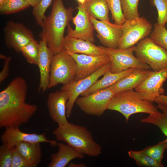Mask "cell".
Instances as JSON below:
<instances>
[{
    "instance_id": "6da1fadb",
    "label": "cell",
    "mask_w": 167,
    "mask_h": 167,
    "mask_svg": "<svg viewBox=\"0 0 167 167\" xmlns=\"http://www.w3.org/2000/svg\"><path fill=\"white\" fill-rule=\"evenodd\" d=\"M28 89L25 80L18 76L0 92V128L19 127L36 113L37 106L25 102Z\"/></svg>"
},
{
    "instance_id": "7a4b0ae2",
    "label": "cell",
    "mask_w": 167,
    "mask_h": 167,
    "mask_svg": "<svg viewBox=\"0 0 167 167\" xmlns=\"http://www.w3.org/2000/svg\"><path fill=\"white\" fill-rule=\"evenodd\" d=\"M74 10L65 7L63 0H53L50 14L43 19L40 36L54 55L63 50L65 30L72 20Z\"/></svg>"
},
{
    "instance_id": "3957f363",
    "label": "cell",
    "mask_w": 167,
    "mask_h": 167,
    "mask_svg": "<svg viewBox=\"0 0 167 167\" xmlns=\"http://www.w3.org/2000/svg\"><path fill=\"white\" fill-rule=\"evenodd\" d=\"M53 134L57 140L65 142L84 155L96 157L101 153V145L94 140L91 133L84 126L69 122L58 125Z\"/></svg>"
},
{
    "instance_id": "277c9868",
    "label": "cell",
    "mask_w": 167,
    "mask_h": 167,
    "mask_svg": "<svg viewBox=\"0 0 167 167\" xmlns=\"http://www.w3.org/2000/svg\"><path fill=\"white\" fill-rule=\"evenodd\" d=\"M107 109L119 112L128 122L130 116L138 113L149 114L159 111L152 103L143 99L140 94L133 90L115 93L111 100Z\"/></svg>"
},
{
    "instance_id": "5b68a950",
    "label": "cell",
    "mask_w": 167,
    "mask_h": 167,
    "mask_svg": "<svg viewBox=\"0 0 167 167\" xmlns=\"http://www.w3.org/2000/svg\"><path fill=\"white\" fill-rule=\"evenodd\" d=\"M76 63L74 58L66 52L54 55L51 63L48 89L58 84H67L74 80Z\"/></svg>"
},
{
    "instance_id": "8992f818",
    "label": "cell",
    "mask_w": 167,
    "mask_h": 167,
    "mask_svg": "<svg viewBox=\"0 0 167 167\" xmlns=\"http://www.w3.org/2000/svg\"><path fill=\"white\" fill-rule=\"evenodd\" d=\"M136 57L149 65L153 71H158L167 68V51L146 37L137 44L134 51Z\"/></svg>"
},
{
    "instance_id": "52a82bcc",
    "label": "cell",
    "mask_w": 167,
    "mask_h": 167,
    "mask_svg": "<svg viewBox=\"0 0 167 167\" xmlns=\"http://www.w3.org/2000/svg\"><path fill=\"white\" fill-rule=\"evenodd\" d=\"M122 36L118 48L124 49L133 46L151 33L152 26L143 17L126 20L122 25Z\"/></svg>"
},
{
    "instance_id": "ba28073f",
    "label": "cell",
    "mask_w": 167,
    "mask_h": 167,
    "mask_svg": "<svg viewBox=\"0 0 167 167\" xmlns=\"http://www.w3.org/2000/svg\"><path fill=\"white\" fill-rule=\"evenodd\" d=\"M100 46L104 50L110 58L111 67L109 71L112 73H119L131 68L151 69L149 65L141 61L133 55L135 46L124 49Z\"/></svg>"
},
{
    "instance_id": "9c48e42d",
    "label": "cell",
    "mask_w": 167,
    "mask_h": 167,
    "mask_svg": "<svg viewBox=\"0 0 167 167\" xmlns=\"http://www.w3.org/2000/svg\"><path fill=\"white\" fill-rule=\"evenodd\" d=\"M115 94L109 87L78 97L75 103L85 113L100 116L107 109L109 104Z\"/></svg>"
},
{
    "instance_id": "30bf717a",
    "label": "cell",
    "mask_w": 167,
    "mask_h": 167,
    "mask_svg": "<svg viewBox=\"0 0 167 167\" xmlns=\"http://www.w3.org/2000/svg\"><path fill=\"white\" fill-rule=\"evenodd\" d=\"M111 67L110 61L89 76L77 81L74 80L67 84L63 85L61 89L67 92L69 95L66 110L67 118L71 116L74 105L79 96L91 87L101 76L109 70Z\"/></svg>"
},
{
    "instance_id": "8fae6325",
    "label": "cell",
    "mask_w": 167,
    "mask_h": 167,
    "mask_svg": "<svg viewBox=\"0 0 167 167\" xmlns=\"http://www.w3.org/2000/svg\"><path fill=\"white\" fill-rule=\"evenodd\" d=\"M167 79V68L158 71H152L142 84L135 89L143 99L152 103L161 95L164 94L163 84Z\"/></svg>"
},
{
    "instance_id": "7c38bea8",
    "label": "cell",
    "mask_w": 167,
    "mask_h": 167,
    "mask_svg": "<svg viewBox=\"0 0 167 167\" xmlns=\"http://www.w3.org/2000/svg\"><path fill=\"white\" fill-rule=\"evenodd\" d=\"M6 45L15 51L21 52L23 48L34 39L30 29L21 23L8 21L4 29Z\"/></svg>"
},
{
    "instance_id": "4fadbf2b",
    "label": "cell",
    "mask_w": 167,
    "mask_h": 167,
    "mask_svg": "<svg viewBox=\"0 0 167 167\" xmlns=\"http://www.w3.org/2000/svg\"><path fill=\"white\" fill-rule=\"evenodd\" d=\"M78 4L77 13L72 20L75 28L73 29L69 24L67 26V35L93 43L95 41L94 27L83 5Z\"/></svg>"
},
{
    "instance_id": "5bb4252c",
    "label": "cell",
    "mask_w": 167,
    "mask_h": 167,
    "mask_svg": "<svg viewBox=\"0 0 167 167\" xmlns=\"http://www.w3.org/2000/svg\"><path fill=\"white\" fill-rule=\"evenodd\" d=\"M66 53L74 58L76 63V70L74 80L75 81L89 76L110 61L109 56L107 54L94 56Z\"/></svg>"
},
{
    "instance_id": "9a60e30c",
    "label": "cell",
    "mask_w": 167,
    "mask_h": 167,
    "mask_svg": "<svg viewBox=\"0 0 167 167\" xmlns=\"http://www.w3.org/2000/svg\"><path fill=\"white\" fill-rule=\"evenodd\" d=\"M97 32V36L103 46L110 48H118L122 36V25L97 20L89 16Z\"/></svg>"
},
{
    "instance_id": "2e32d148",
    "label": "cell",
    "mask_w": 167,
    "mask_h": 167,
    "mask_svg": "<svg viewBox=\"0 0 167 167\" xmlns=\"http://www.w3.org/2000/svg\"><path fill=\"white\" fill-rule=\"evenodd\" d=\"M6 128L1 136V140L3 144L11 148L24 142H45L49 143L53 147L57 146L58 144L56 141L48 139L45 134H38L25 133L20 131L19 127H9Z\"/></svg>"
},
{
    "instance_id": "e0dca14e",
    "label": "cell",
    "mask_w": 167,
    "mask_h": 167,
    "mask_svg": "<svg viewBox=\"0 0 167 167\" xmlns=\"http://www.w3.org/2000/svg\"><path fill=\"white\" fill-rule=\"evenodd\" d=\"M68 98L67 92L62 89L48 95L47 103L48 112L52 120L58 125L69 122L66 114Z\"/></svg>"
},
{
    "instance_id": "ac0fdd59",
    "label": "cell",
    "mask_w": 167,
    "mask_h": 167,
    "mask_svg": "<svg viewBox=\"0 0 167 167\" xmlns=\"http://www.w3.org/2000/svg\"><path fill=\"white\" fill-rule=\"evenodd\" d=\"M39 45V52L37 64L40 74L38 91L43 93L48 89L51 66L54 54L48 47L45 40H40Z\"/></svg>"
},
{
    "instance_id": "d6986e66",
    "label": "cell",
    "mask_w": 167,
    "mask_h": 167,
    "mask_svg": "<svg viewBox=\"0 0 167 167\" xmlns=\"http://www.w3.org/2000/svg\"><path fill=\"white\" fill-rule=\"evenodd\" d=\"M63 51L75 54L99 56L107 54L100 46L93 43L68 36L64 37Z\"/></svg>"
},
{
    "instance_id": "ffe728a7",
    "label": "cell",
    "mask_w": 167,
    "mask_h": 167,
    "mask_svg": "<svg viewBox=\"0 0 167 167\" xmlns=\"http://www.w3.org/2000/svg\"><path fill=\"white\" fill-rule=\"evenodd\" d=\"M152 71L135 68L109 87L115 93L133 90L139 86L152 73Z\"/></svg>"
},
{
    "instance_id": "44dd1931",
    "label": "cell",
    "mask_w": 167,
    "mask_h": 167,
    "mask_svg": "<svg viewBox=\"0 0 167 167\" xmlns=\"http://www.w3.org/2000/svg\"><path fill=\"white\" fill-rule=\"evenodd\" d=\"M57 145L58 151L51 155V161L48 165L49 167H65L71 160L84 157V154L67 144L59 143Z\"/></svg>"
},
{
    "instance_id": "7402d4cb",
    "label": "cell",
    "mask_w": 167,
    "mask_h": 167,
    "mask_svg": "<svg viewBox=\"0 0 167 167\" xmlns=\"http://www.w3.org/2000/svg\"><path fill=\"white\" fill-rule=\"evenodd\" d=\"M40 143L24 142L15 147L29 167H36L41 161L42 152Z\"/></svg>"
},
{
    "instance_id": "603a6c76",
    "label": "cell",
    "mask_w": 167,
    "mask_h": 167,
    "mask_svg": "<svg viewBox=\"0 0 167 167\" xmlns=\"http://www.w3.org/2000/svg\"><path fill=\"white\" fill-rule=\"evenodd\" d=\"M134 69L129 68L117 73H112L109 70L107 71L101 79L98 80L91 87L82 93L81 96H85L98 90L109 87L129 74Z\"/></svg>"
},
{
    "instance_id": "cb8c5ba5",
    "label": "cell",
    "mask_w": 167,
    "mask_h": 167,
    "mask_svg": "<svg viewBox=\"0 0 167 167\" xmlns=\"http://www.w3.org/2000/svg\"><path fill=\"white\" fill-rule=\"evenodd\" d=\"M83 6L89 16L101 21L109 22V10L106 0H86Z\"/></svg>"
},
{
    "instance_id": "d4e9b609",
    "label": "cell",
    "mask_w": 167,
    "mask_h": 167,
    "mask_svg": "<svg viewBox=\"0 0 167 167\" xmlns=\"http://www.w3.org/2000/svg\"><path fill=\"white\" fill-rule=\"evenodd\" d=\"M129 156L134 159L139 167H163L161 163L158 162L150 156L143 149L140 151L130 150Z\"/></svg>"
},
{
    "instance_id": "484cf974",
    "label": "cell",
    "mask_w": 167,
    "mask_h": 167,
    "mask_svg": "<svg viewBox=\"0 0 167 167\" xmlns=\"http://www.w3.org/2000/svg\"><path fill=\"white\" fill-rule=\"evenodd\" d=\"M39 52V42L34 39L24 46L21 52L28 63L37 65Z\"/></svg>"
},
{
    "instance_id": "4316f807",
    "label": "cell",
    "mask_w": 167,
    "mask_h": 167,
    "mask_svg": "<svg viewBox=\"0 0 167 167\" xmlns=\"http://www.w3.org/2000/svg\"><path fill=\"white\" fill-rule=\"evenodd\" d=\"M30 6L24 0H6L0 6L2 15H8L22 11Z\"/></svg>"
},
{
    "instance_id": "83f0119b",
    "label": "cell",
    "mask_w": 167,
    "mask_h": 167,
    "mask_svg": "<svg viewBox=\"0 0 167 167\" xmlns=\"http://www.w3.org/2000/svg\"><path fill=\"white\" fill-rule=\"evenodd\" d=\"M142 123L153 124L158 127L167 137V118L163 113L159 111L141 119Z\"/></svg>"
},
{
    "instance_id": "f1b7e54d",
    "label": "cell",
    "mask_w": 167,
    "mask_h": 167,
    "mask_svg": "<svg viewBox=\"0 0 167 167\" xmlns=\"http://www.w3.org/2000/svg\"><path fill=\"white\" fill-rule=\"evenodd\" d=\"M139 0H120L122 10L126 20L140 17L138 11Z\"/></svg>"
},
{
    "instance_id": "f546056e",
    "label": "cell",
    "mask_w": 167,
    "mask_h": 167,
    "mask_svg": "<svg viewBox=\"0 0 167 167\" xmlns=\"http://www.w3.org/2000/svg\"><path fill=\"white\" fill-rule=\"evenodd\" d=\"M150 37L156 44L167 51V29L165 26H161L156 23L150 35Z\"/></svg>"
},
{
    "instance_id": "4dcf8cb0",
    "label": "cell",
    "mask_w": 167,
    "mask_h": 167,
    "mask_svg": "<svg viewBox=\"0 0 167 167\" xmlns=\"http://www.w3.org/2000/svg\"><path fill=\"white\" fill-rule=\"evenodd\" d=\"M167 148V139H166L154 145L147 146L143 149L153 159L161 163L164 153Z\"/></svg>"
},
{
    "instance_id": "1f68e13d",
    "label": "cell",
    "mask_w": 167,
    "mask_h": 167,
    "mask_svg": "<svg viewBox=\"0 0 167 167\" xmlns=\"http://www.w3.org/2000/svg\"><path fill=\"white\" fill-rule=\"evenodd\" d=\"M115 23L122 25L126 21L122 10L120 0H106Z\"/></svg>"
},
{
    "instance_id": "d6a6232c",
    "label": "cell",
    "mask_w": 167,
    "mask_h": 167,
    "mask_svg": "<svg viewBox=\"0 0 167 167\" xmlns=\"http://www.w3.org/2000/svg\"><path fill=\"white\" fill-rule=\"evenodd\" d=\"M53 0H41L33 7L32 14L37 24L41 27L45 13Z\"/></svg>"
},
{
    "instance_id": "836d02e7",
    "label": "cell",
    "mask_w": 167,
    "mask_h": 167,
    "mask_svg": "<svg viewBox=\"0 0 167 167\" xmlns=\"http://www.w3.org/2000/svg\"><path fill=\"white\" fill-rule=\"evenodd\" d=\"M158 12L157 23L165 26L167 21V0H153Z\"/></svg>"
},
{
    "instance_id": "e575fe53",
    "label": "cell",
    "mask_w": 167,
    "mask_h": 167,
    "mask_svg": "<svg viewBox=\"0 0 167 167\" xmlns=\"http://www.w3.org/2000/svg\"><path fill=\"white\" fill-rule=\"evenodd\" d=\"M12 149L3 144L0 147V167H11Z\"/></svg>"
},
{
    "instance_id": "d590c367",
    "label": "cell",
    "mask_w": 167,
    "mask_h": 167,
    "mask_svg": "<svg viewBox=\"0 0 167 167\" xmlns=\"http://www.w3.org/2000/svg\"><path fill=\"white\" fill-rule=\"evenodd\" d=\"M11 167H29L15 147L13 148L12 149Z\"/></svg>"
},
{
    "instance_id": "8d00e7d4",
    "label": "cell",
    "mask_w": 167,
    "mask_h": 167,
    "mask_svg": "<svg viewBox=\"0 0 167 167\" xmlns=\"http://www.w3.org/2000/svg\"><path fill=\"white\" fill-rule=\"evenodd\" d=\"M0 58L4 59L3 68L0 73V83H1L9 75V65L12 58L11 56L6 57L2 54L0 55Z\"/></svg>"
},
{
    "instance_id": "74e56055",
    "label": "cell",
    "mask_w": 167,
    "mask_h": 167,
    "mask_svg": "<svg viewBox=\"0 0 167 167\" xmlns=\"http://www.w3.org/2000/svg\"><path fill=\"white\" fill-rule=\"evenodd\" d=\"M154 102L157 104L167 107V95H160L155 99Z\"/></svg>"
},
{
    "instance_id": "f35d334b",
    "label": "cell",
    "mask_w": 167,
    "mask_h": 167,
    "mask_svg": "<svg viewBox=\"0 0 167 167\" xmlns=\"http://www.w3.org/2000/svg\"><path fill=\"white\" fill-rule=\"evenodd\" d=\"M156 107L158 109H160L162 112V113L167 118V107L159 104H158Z\"/></svg>"
},
{
    "instance_id": "ab89813d",
    "label": "cell",
    "mask_w": 167,
    "mask_h": 167,
    "mask_svg": "<svg viewBox=\"0 0 167 167\" xmlns=\"http://www.w3.org/2000/svg\"><path fill=\"white\" fill-rule=\"evenodd\" d=\"M33 7L37 4L41 0H24Z\"/></svg>"
},
{
    "instance_id": "60d3db41",
    "label": "cell",
    "mask_w": 167,
    "mask_h": 167,
    "mask_svg": "<svg viewBox=\"0 0 167 167\" xmlns=\"http://www.w3.org/2000/svg\"><path fill=\"white\" fill-rule=\"evenodd\" d=\"M70 167H85L86 165L83 164H75L71 163L68 165Z\"/></svg>"
},
{
    "instance_id": "b9f144b4",
    "label": "cell",
    "mask_w": 167,
    "mask_h": 167,
    "mask_svg": "<svg viewBox=\"0 0 167 167\" xmlns=\"http://www.w3.org/2000/svg\"><path fill=\"white\" fill-rule=\"evenodd\" d=\"M78 3L84 5L86 0H77Z\"/></svg>"
},
{
    "instance_id": "7bdbcfd3",
    "label": "cell",
    "mask_w": 167,
    "mask_h": 167,
    "mask_svg": "<svg viewBox=\"0 0 167 167\" xmlns=\"http://www.w3.org/2000/svg\"><path fill=\"white\" fill-rule=\"evenodd\" d=\"M6 0H0V6H2Z\"/></svg>"
},
{
    "instance_id": "ee69618b",
    "label": "cell",
    "mask_w": 167,
    "mask_h": 167,
    "mask_svg": "<svg viewBox=\"0 0 167 167\" xmlns=\"http://www.w3.org/2000/svg\"><path fill=\"white\" fill-rule=\"evenodd\" d=\"M166 29H167V21L166 22Z\"/></svg>"
}]
</instances>
